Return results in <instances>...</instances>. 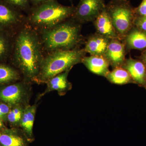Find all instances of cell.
Masks as SVG:
<instances>
[{"label":"cell","mask_w":146,"mask_h":146,"mask_svg":"<svg viewBox=\"0 0 146 146\" xmlns=\"http://www.w3.org/2000/svg\"><path fill=\"white\" fill-rule=\"evenodd\" d=\"M42 44L39 33L29 25L19 30L13 45V58L25 76H38L43 59Z\"/></svg>","instance_id":"6da1fadb"},{"label":"cell","mask_w":146,"mask_h":146,"mask_svg":"<svg viewBox=\"0 0 146 146\" xmlns=\"http://www.w3.org/2000/svg\"><path fill=\"white\" fill-rule=\"evenodd\" d=\"M82 25L71 17L52 28L40 31L42 48L49 53L80 48L86 40L81 34Z\"/></svg>","instance_id":"7a4b0ae2"},{"label":"cell","mask_w":146,"mask_h":146,"mask_svg":"<svg viewBox=\"0 0 146 146\" xmlns=\"http://www.w3.org/2000/svg\"><path fill=\"white\" fill-rule=\"evenodd\" d=\"M76 7L60 4L49 0L31 7L26 19L28 25L35 30L52 28L73 16Z\"/></svg>","instance_id":"3957f363"},{"label":"cell","mask_w":146,"mask_h":146,"mask_svg":"<svg viewBox=\"0 0 146 146\" xmlns=\"http://www.w3.org/2000/svg\"><path fill=\"white\" fill-rule=\"evenodd\" d=\"M86 53L80 48L71 50H58L49 53L44 58L39 75L44 81L60 73L70 71L74 65L82 63Z\"/></svg>","instance_id":"277c9868"},{"label":"cell","mask_w":146,"mask_h":146,"mask_svg":"<svg viewBox=\"0 0 146 146\" xmlns=\"http://www.w3.org/2000/svg\"><path fill=\"white\" fill-rule=\"evenodd\" d=\"M135 7L128 0H110L106 9L121 40L134 26Z\"/></svg>","instance_id":"5b68a950"},{"label":"cell","mask_w":146,"mask_h":146,"mask_svg":"<svg viewBox=\"0 0 146 146\" xmlns=\"http://www.w3.org/2000/svg\"><path fill=\"white\" fill-rule=\"evenodd\" d=\"M106 6L104 0H80L72 18L82 25L93 22Z\"/></svg>","instance_id":"8992f818"},{"label":"cell","mask_w":146,"mask_h":146,"mask_svg":"<svg viewBox=\"0 0 146 146\" xmlns=\"http://www.w3.org/2000/svg\"><path fill=\"white\" fill-rule=\"evenodd\" d=\"M26 18L22 11L11 5L4 0H0V31L9 32L23 26Z\"/></svg>","instance_id":"52a82bcc"},{"label":"cell","mask_w":146,"mask_h":146,"mask_svg":"<svg viewBox=\"0 0 146 146\" xmlns=\"http://www.w3.org/2000/svg\"><path fill=\"white\" fill-rule=\"evenodd\" d=\"M127 52L125 45L121 39H110L104 56L110 65L114 68L121 67L125 61Z\"/></svg>","instance_id":"ba28073f"},{"label":"cell","mask_w":146,"mask_h":146,"mask_svg":"<svg viewBox=\"0 0 146 146\" xmlns=\"http://www.w3.org/2000/svg\"><path fill=\"white\" fill-rule=\"evenodd\" d=\"M123 68L128 72L135 84L145 88L146 84V68L139 59L131 57L126 58Z\"/></svg>","instance_id":"9c48e42d"},{"label":"cell","mask_w":146,"mask_h":146,"mask_svg":"<svg viewBox=\"0 0 146 146\" xmlns=\"http://www.w3.org/2000/svg\"><path fill=\"white\" fill-rule=\"evenodd\" d=\"M93 23L96 33L110 39H121L113 26L106 6Z\"/></svg>","instance_id":"30bf717a"},{"label":"cell","mask_w":146,"mask_h":146,"mask_svg":"<svg viewBox=\"0 0 146 146\" xmlns=\"http://www.w3.org/2000/svg\"><path fill=\"white\" fill-rule=\"evenodd\" d=\"M110 40L109 38L96 33L86 39L84 49L90 55L104 56Z\"/></svg>","instance_id":"8fae6325"},{"label":"cell","mask_w":146,"mask_h":146,"mask_svg":"<svg viewBox=\"0 0 146 146\" xmlns=\"http://www.w3.org/2000/svg\"><path fill=\"white\" fill-rule=\"evenodd\" d=\"M82 63L91 72L105 78L110 71V65L104 56H85L82 59Z\"/></svg>","instance_id":"7c38bea8"},{"label":"cell","mask_w":146,"mask_h":146,"mask_svg":"<svg viewBox=\"0 0 146 146\" xmlns=\"http://www.w3.org/2000/svg\"><path fill=\"white\" fill-rule=\"evenodd\" d=\"M127 52L131 50L143 51L146 49V32L134 26L122 40Z\"/></svg>","instance_id":"4fadbf2b"},{"label":"cell","mask_w":146,"mask_h":146,"mask_svg":"<svg viewBox=\"0 0 146 146\" xmlns=\"http://www.w3.org/2000/svg\"><path fill=\"white\" fill-rule=\"evenodd\" d=\"M23 91V86L21 84L9 85L0 91V99L9 104H16L21 101Z\"/></svg>","instance_id":"5bb4252c"},{"label":"cell","mask_w":146,"mask_h":146,"mask_svg":"<svg viewBox=\"0 0 146 146\" xmlns=\"http://www.w3.org/2000/svg\"><path fill=\"white\" fill-rule=\"evenodd\" d=\"M105 78L110 83L117 85L134 84L129 73L121 67L114 68L110 71Z\"/></svg>","instance_id":"9a60e30c"},{"label":"cell","mask_w":146,"mask_h":146,"mask_svg":"<svg viewBox=\"0 0 146 146\" xmlns=\"http://www.w3.org/2000/svg\"><path fill=\"white\" fill-rule=\"evenodd\" d=\"M35 112V106H27L23 112L21 120V126L30 137L32 136Z\"/></svg>","instance_id":"2e32d148"},{"label":"cell","mask_w":146,"mask_h":146,"mask_svg":"<svg viewBox=\"0 0 146 146\" xmlns=\"http://www.w3.org/2000/svg\"><path fill=\"white\" fill-rule=\"evenodd\" d=\"M69 72L66 71L60 73L50 79L48 80L50 88L61 92H65L70 89L71 84L68 79Z\"/></svg>","instance_id":"e0dca14e"},{"label":"cell","mask_w":146,"mask_h":146,"mask_svg":"<svg viewBox=\"0 0 146 146\" xmlns=\"http://www.w3.org/2000/svg\"><path fill=\"white\" fill-rule=\"evenodd\" d=\"M0 144L2 146H26V142L17 133L0 132Z\"/></svg>","instance_id":"ac0fdd59"},{"label":"cell","mask_w":146,"mask_h":146,"mask_svg":"<svg viewBox=\"0 0 146 146\" xmlns=\"http://www.w3.org/2000/svg\"><path fill=\"white\" fill-rule=\"evenodd\" d=\"M13 45L8 32L0 31V60L10 55Z\"/></svg>","instance_id":"d6986e66"},{"label":"cell","mask_w":146,"mask_h":146,"mask_svg":"<svg viewBox=\"0 0 146 146\" xmlns=\"http://www.w3.org/2000/svg\"><path fill=\"white\" fill-rule=\"evenodd\" d=\"M18 77V72L13 68L6 65H0V84L16 80Z\"/></svg>","instance_id":"ffe728a7"},{"label":"cell","mask_w":146,"mask_h":146,"mask_svg":"<svg viewBox=\"0 0 146 146\" xmlns=\"http://www.w3.org/2000/svg\"><path fill=\"white\" fill-rule=\"evenodd\" d=\"M11 5L21 11L29 13L31 9L30 0H4Z\"/></svg>","instance_id":"44dd1931"},{"label":"cell","mask_w":146,"mask_h":146,"mask_svg":"<svg viewBox=\"0 0 146 146\" xmlns=\"http://www.w3.org/2000/svg\"><path fill=\"white\" fill-rule=\"evenodd\" d=\"M23 112L20 108H15L9 111L7 115L8 120L10 122L17 123L21 121Z\"/></svg>","instance_id":"7402d4cb"},{"label":"cell","mask_w":146,"mask_h":146,"mask_svg":"<svg viewBox=\"0 0 146 146\" xmlns=\"http://www.w3.org/2000/svg\"><path fill=\"white\" fill-rule=\"evenodd\" d=\"M134 26L146 32V15L136 16L134 21Z\"/></svg>","instance_id":"603a6c76"},{"label":"cell","mask_w":146,"mask_h":146,"mask_svg":"<svg viewBox=\"0 0 146 146\" xmlns=\"http://www.w3.org/2000/svg\"><path fill=\"white\" fill-rule=\"evenodd\" d=\"M136 16H141L146 15V0H143L138 7H135Z\"/></svg>","instance_id":"cb8c5ba5"},{"label":"cell","mask_w":146,"mask_h":146,"mask_svg":"<svg viewBox=\"0 0 146 146\" xmlns=\"http://www.w3.org/2000/svg\"><path fill=\"white\" fill-rule=\"evenodd\" d=\"M9 111V108L7 105L4 104H0V118L3 117L8 114Z\"/></svg>","instance_id":"d4e9b609"},{"label":"cell","mask_w":146,"mask_h":146,"mask_svg":"<svg viewBox=\"0 0 146 146\" xmlns=\"http://www.w3.org/2000/svg\"><path fill=\"white\" fill-rule=\"evenodd\" d=\"M139 59L144 63L146 68V49L142 51Z\"/></svg>","instance_id":"484cf974"},{"label":"cell","mask_w":146,"mask_h":146,"mask_svg":"<svg viewBox=\"0 0 146 146\" xmlns=\"http://www.w3.org/2000/svg\"><path fill=\"white\" fill-rule=\"evenodd\" d=\"M48 1L49 0H30V2L33 4L34 6L39 5Z\"/></svg>","instance_id":"4316f807"},{"label":"cell","mask_w":146,"mask_h":146,"mask_svg":"<svg viewBox=\"0 0 146 146\" xmlns=\"http://www.w3.org/2000/svg\"><path fill=\"white\" fill-rule=\"evenodd\" d=\"M3 125V123L2 121L1 120V118H0V128L2 127Z\"/></svg>","instance_id":"83f0119b"},{"label":"cell","mask_w":146,"mask_h":146,"mask_svg":"<svg viewBox=\"0 0 146 146\" xmlns=\"http://www.w3.org/2000/svg\"><path fill=\"white\" fill-rule=\"evenodd\" d=\"M69 1H70V2L72 4V3H73V0H69Z\"/></svg>","instance_id":"f1b7e54d"},{"label":"cell","mask_w":146,"mask_h":146,"mask_svg":"<svg viewBox=\"0 0 146 146\" xmlns=\"http://www.w3.org/2000/svg\"><path fill=\"white\" fill-rule=\"evenodd\" d=\"M145 89H146V86H145Z\"/></svg>","instance_id":"f546056e"},{"label":"cell","mask_w":146,"mask_h":146,"mask_svg":"<svg viewBox=\"0 0 146 146\" xmlns=\"http://www.w3.org/2000/svg\"><path fill=\"white\" fill-rule=\"evenodd\" d=\"M128 1H130V0H128Z\"/></svg>","instance_id":"4dcf8cb0"}]
</instances>
